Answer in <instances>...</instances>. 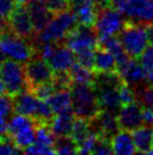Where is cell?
I'll use <instances>...</instances> for the list:
<instances>
[{"label": "cell", "mask_w": 153, "mask_h": 155, "mask_svg": "<svg viewBox=\"0 0 153 155\" xmlns=\"http://www.w3.org/2000/svg\"><path fill=\"white\" fill-rule=\"evenodd\" d=\"M70 92L72 100V111L76 118H83L90 121L101 111L94 83H72Z\"/></svg>", "instance_id": "obj_1"}, {"label": "cell", "mask_w": 153, "mask_h": 155, "mask_svg": "<svg viewBox=\"0 0 153 155\" xmlns=\"http://www.w3.org/2000/svg\"><path fill=\"white\" fill-rule=\"evenodd\" d=\"M78 25L76 14L73 13L72 9H68L55 14L50 24L37 34H35L33 39V43L35 45L46 42H64L67 35Z\"/></svg>", "instance_id": "obj_2"}, {"label": "cell", "mask_w": 153, "mask_h": 155, "mask_svg": "<svg viewBox=\"0 0 153 155\" xmlns=\"http://www.w3.org/2000/svg\"><path fill=\"white\" fill-rule=\"evenodd\" d=\"M117 38L126 53L133 59H137L149 45L146 26L132 19H125Z\"/></svg>", "instance_id": "obj_3"}, {"label": "cell", "mask_w": 153, "mask_h": 155, "mask_svg": "<svg viewBox=\"0 0 153 155\" xmlns=\"http://www.w3.org/2000/svg\"><path fill=\"white\" fill-rule=\"evenodd\" d=\"M0 49L9 59L26 62L37 54L36 47L32 41L19 38L7 28L0 38Z\"/></svg>", "instance_id": "obj_4"}, {"label": "cell", "mask_w": 153, "mask_h": 155, "mask_svg": "<svg viewBox=\"0 0 153 155\" xmlns=\"http://www.w3.org/2000/svg\"><path fill=\"white\" fill-rule=\"evenodd\" d=\"M0 77L4 82L6 93L11 97L27 90V81L23 62L13 59L5 60L0 66Z\"/></svg>", "instance_id": "obj_5"}, {"label": "cell", "mask_w": 153, "mask_h": 155, "mask_svg": "<svg viewBox=\"0 0 153 155\" xmlns=\"http://www.w3.org/2000/svg\"><path fill=\"white\" fill-rule=\"evenodd\" d=\"M123 14L111 6H101L98 12V16L95 23V30L99 36V42L109 36H114L119 33L124 25Z\"/></svg>", "instance_id": "obj_6"}, {"label": "cell", "mask_w": 153, "mask_h": 155, "mask_svg": "<svg viewBox=\"0 0 153 155\" xmlns=\"http://www.w3.org/2000/svg\"><path fill=\"white\" fill-rule=\"evenodd\" d=\"M24 70L27 81V88L30 91H33L39 85L53 82L55 75L50 64L37 54L24 62Z\"/></svg>", "instance_id": "obj_7"}, {"label": "cell", "mask_w": 153, "mask_h": 155, "mask_svg": "<svg viewBox=\"0 0 153 155\" xmlns=\"http://www.w3.org/2000/svg\"><path fill=\"white\" fill-rule=\"evenodd\" d=\"M64 43L71 48L76 53L88 49L95 50L99 45V36L94 26L78 24L67 35Z\"/></svg>", "instance_id": "obj_8"}, {"label": "cell", "mask_w": 153, "mask_h": 155, "mask_svg": "<svg viewBox=\"0 0 153 155\" xmlns=\"http://www.w3.org/2000/svg\"><path fill=\"white\" fill-rule=\"evenodd\" d=\"M7 21H8L7 22L8 28L14 34L18 35L19 38H23L25 40H28V41H33L35 36L34 26L30 19L27 6L25 4L19 2Z\"/></svg>", "instance_id": "obj_9"}, {"label": "cell", "mask_w": 153, "mask_h": 155, "mask_svg": "<svg viewBox=\"0 0 153 155\" xmlns=\"http://www.w3.org/2000/svg\"><path fill=\"white\" fill-rule=\"evenodd\" d=\"M119 12L143 25L153 24V0H124Z\"/></svg>", "instance_id": "obj_10"}, {"label": "cell", "mask_w": 153, "mask_h": 155, "mask_svg": "<svg viewBox=\"0 0 153 155\" xmlns=\"http://www.w3.org/2000/svg\"><path fill=\"white\" fill-rule=\"evenodd\" d=\"M119 128L122 130H133L144 125L143 121V108L137 101L123 105L117 113Z\"/></svg>", "instance_id": "obj_11"}, {"label": "cell", "mask_w": 153, "mask_h": 155, "mask_svg": "<svg viewBox=\"0 0 153 155\" xmlns=\"http://www.w3.org/2000/svg\"><path fill=\"white\" fill-rule=\"evenodd\" d=\"M90 127L92 131L108 138H111L120 130L117 120V113L106 110H101L96 118L90 120Z\"/></svg>", "instance_id": "obj_12"}, {"label": "cell", "mask_w": 153, "mask_h": 155, "mask_svg": "<svg viewBox=\"0 0 153 155\" xmlns=\"http://www.w3.org/2000/svg\"><path fill=\"white\" fill-rule=\"evenodd\" d=\"M76 61V54L71 48H69L64 42H60L54 53L47 60L54 73L69 71Z\"/></svg>", "instance_id": "obj_13"}, {"label": "cell", "mask_w": 153, "mask_h": 155, "mask_svg": "<svg viewBox=\"0 0 153 155\" xmlns=\"http://www.w3.org/2000/svg\"><path fill=\"white\" fill-rule=\"evenodd\" d=\"M30 19L34 26L35 34L42 32L51 22L55 14L47 8L42 0H33L28 4H26Z\"/></svg>", "instance_id": "obj_14"}, {"label": "cell", "mask_w": 153, "mask_h": 155, "mask_svg": "<svg viewBox=\"0 0 153 155\" xmlns=\"http://www.w3.org/2000/svg\"><path fill=\"white\" fill-rule=\"evenodd\" d=\"M14 112L35 118L38 109L39 99L28 88L20 92L19 94L13 97Z\"/></svg>", "instance_id": "obj_15"}, {"label": "cell", "mask_w": 153, "mask_h": 155, "mask_svg": "<svg viewBox=\"0 0 153 155\" xmlns=\"http://www.w3.org/2000/svg\"><path fill=\"white\" fill-rule=\"evenodd\" d=\"M118 74L124 82L128 84L130 86H132L133 88H136L145 84L146 70L143 68V66L140 62L136 61V59L132 58L128 61L127 65L119 70Z\"/></svg>", "instance_id": "obj_16"}, {"label": "cell", "mask_w": 153, "mask_h": 155, "mask_svg": "<svg viewBox=\"0 0 153 155\" xmlns=\"http://www.w3.org/2000/svg\"><path fill=\"white\" fill-rule=\"evenodd\" d=\"M94 71L101 74L118 73L117 60L114 54L100 45H98L95 50Z\"/></svg>", "instance_id": "obj_17"}, {"label": "cell", "mask_w": 153, "mask_h": 155, "mask_svg": "<svg viewBox=\"0 0 153 155\" xmlns=\"http://www.w3.org/2000/svg\"><path fill=\"white\" fill-rule=\"evenodd\" d=\"M74 120H76V116L71 109V110L55 114L51 122L48 124V127L52 134L54 135V137L70 136Z\"/></svg>", "instance_id": "obj_18"}, {"label": "cell", "mask_w": 153, "mask_h": 155, "mask_svg": "<svg viewBox=\"0 0 153 155\" xmlns=\"http://www.w3.org/2000/svg\"><path fill=\"white\" fill-rule=\"evenodd\" d=\"M111 143L114 154L131 155L136 153L132 131L120 129L111 138Z\"/></svg>", "instance_id": "obj_19"}, {"label": "cell", "mask_w": 153, "mask_h": 155, "mask_svg": "<svg viewBox=\"0 0 153 155\" xmlns=\"http://www.w3.org/2000/svg\"><path fill=\"white\" fill-rule=\"evenodd\" d=\"M136 153L148 154L153 147V126L143 125L132 131Z\"/></svg>", "instance_id": "obj_20"}, {"label": "cell", "mask_w": 153, "mask_h": 155, "mask_svg": "<svg viewBox=\"0 0 153 155\" xmlns=\"http://www.w3.org/2000/svg\"><path fill=\"white\" fill-rule=\"evenodd\" d=\"M55 114L72 109L70 90H58L46 100Z\"/></svg>", "instance_id": "obj_21"}, {"label": "cell", "mask_w": 153, "mask_h": 155, "mask_svg": "<svg viewBox=\"0 0 153 155\" xmlns=\"http://www.w3.org/2000/svg\"><path fill=\"white\" fill-rule=\"evenodd\" d=\"M36 125H32L28 127H25L23 129L18 130L14 134H9L13 137L14 142L16 144V146L23 151H25L27 147H30V145H33L35 142V137H36Z\"/></svg>", "instance_id": "obj_22"}, {"label": "cell", "mask_w": 153, "mask_h": 155, "mask_svg": "<svg viewBox=\"0 0 153 155\" xmlns=\"http://www.w3.org/2000/svg\"><path fill=\"white\" fill-rule=\"evenodd\" d=\"M90 134H91V127H90V121L83 118H76L73 124L72 130L70 136L76 140V143L79 145H81L88 138Z\"/></svg>", "instance_id": "obj_23"}, {"label": "cell", "mask_w": 153, "mask_h": 155, "mask_svg": "<svg viewBox=\"0 0 153 155\" xmlns=\"http://www.w3.org/2000/svg\"><path fill=\"white\" fill-rule=\"evenodd\" d=\"M69 74L72 78L73 83H83V84H92L96 78V73L91 69H88L80 65L78 61L71 67Z\"/></svg>", "instance_id": "obj_24"}, {"label": "cell", "mask_w": 153, "mask_h": 155, "mask_svg": "<svg viewBox=\"0 0 153 155\" xmlns=\"http://www.w3.org/2000/svg\"><path fill=\"white\" fill-rule=\"evenodd\" d=\"M55 154H78V144L71 136H60L54 140Z\"/></svg>", "instance_id": "obj_25"}, {"label": "cell", "mask_w": 153, "mask_h": 155, "mask_svg": "<svg viewBox=\"0 0 153 155\" xmlns=\"http://www.w3.org/2000/svg\"><path fill=\"white\" fill-rule=\"evenodd\" d=\"M136 93V101L143 107V108L152 109L153 110V85H145L134 88Z\"/></svg>", "instance_id": "obj_26"}, {"label": "cell", "mask_w": 153, "mask_h": 155, "mask_svg": "<svg viewBox=\"0 0 153 155\" xmlns=\"http://www.w3.org/2000/svg\"><path fill=\"white\" fill-rule=\"evenodd\" d=\"M23 153L14 142L13 137L8 133L0 136V154H19Z\"/></svg>", "instance_id": "obj_27"}, {"label": "cell", "mask_w": 153, "mask_h": 155, "mask_svg": "<svg viewBox=\"0 0 153 155\" xmlns=\"http://www.w3.org/2000/svg\"><path fill=\"white\" fill-rule=\"evenodd\" d=\"M91 154H98V155L114 154L113 147H111V138L99 135L96 143H95V146L92 148V153Z\"/></svg>", "instance_id": "obj_28"}, {"label": "cell", "mask_w": 153, "mask_h": 155, "mask_svg": "<svg viewBox=\"0 0 153 155\" xmlns=\"http://www.w3.org/2000/svg\"><path fill=\"white\" fill-rule=\"evenodd\" d=\"M14 111L13 97L6 94L0 95V120H7Z\"/></svg>", "instance_id": "obj_29"}, {"label": "cell", "mask_w": 153, "mask_h": 155, "mask_svg": "<svg viewBox=\"0 0 153 155\" xmlns=\"http://www.w3.org/2000/svg\"><path fill=\"white\" fill-rule=\"evenodd\" d=\"M119 96H120L122 107L136 101L135 90L132 86H130L128 84H126L125 82L122 83V85L119 86Z\"/></svg>", "instance_id": "obj_30"}, {"label": "cell", "mask_w": 153, "mask_h": 155, "mask_svg": "<svg viewBox=\"0 0 153 155\" xmlns=\"http://www.w3.org/2000/svg\"><path fill=\"white\" fill-rule=\"evenodd\" d=\"M96 50V49H95ZM95 50L88 49L76 53V61L82 65L83 67L88 69L94 70V64H95Z\"/></svg>", "instance_id": "obj_31"}, {"label": "cell", "mask_w": 153, "mask_h": 155, "mask_svg": "<svg viewBox=\"0 0 153 155\" xmlns=\"http://www.w3.org/2000/svg\"><path fill=\"white\" fill-rule=\"evenodd\" d=\"M47 8L54 14H59L61 12L71 9L70 0H42Z\"/></svg>", "instance_id": "obj_32"}, {"label": "cell", "mask_w": 153, "mask_h": 155, "mask_svg": "<svg viewBox=\"0 0 153 155\" xmlns=\"http://www.w3.org/2000/svg\"><path fill=\"white\" fill-rule=\"evenodd\" d=\"M140 64L143 66V68L146 71H150L153 69V44H149L145 48V50L142 52V54L139 57Z\"/></svg>", "instance_id": "obj_33"}, {"label": "cell", "mask_w": 153, "mask_h": 155, "mask_svg": "<svg viewBox=\"0 0 153 155\" xmlns=\"http://www.w3.org/2000/svg\"><path fill=\"white\" fill-rule=\"evenodd\" d=\"M32 92L37 96L38 99L46 101L55 92V87L53 85V82H51V83H46V84H43V85H39L36 88H34Z\"/></svg>", "instance_id": "obj_34"}, {"label": "cell", "mask_w": 153, "mask_h": 155, "mask_svg": "<svg viewBox=\"0 0 153 155\" xmlns=\"http://www.w3.org/2000/svg\"><path fill=\"white\" fill-rule=\"evenodd\" d=\"M18 4V0H0V16L5 19H8Z\"/></svg>", "instance_id": "obj_35"}, {"label": "cell", "mask_w": 153, "mask_h": 155, "mask_svg": "<svg viewBox=\"0 0 153 155\" xmlns=\"http://www.w3.org/2000/svg\"><path fill=\"white\" fill-rule=\"evenodd\" d=\"M143 108V107H142ZM143 121L144 125L153 126V110L152 109L143 108Z\"/></svg>", "instance_id": "obj_36"}, {"label": "cell", "mask_w": 153, "mask_h": 155, "mask_svg": "<svg viewBox=\"0 0 153 155\" xmlns=\"http://www.w3.org/2000/svg\"><path fill=\"white\" fill-rule=\"evenodd\" d=\"M7 19H5V18H2L1 16H0V38H1V35H2V33H4L5 31L8 28V23L6 22Z\"/></svg>", "instance_id": "obj_37"}, {"label": "cell", "mask_w": 153, "mask_h": 155, "mask_svg": "<svg viewBox=\"0 0 153 155\" xmlns=\"http://www.w3.org/2000/svg\"><path fill=\"white\" fill-rule=\"evenodd\" d=\"M146 26V32H148V38H149V43L153 44V24Z\"/></svg>", "instance_id": "obj_38"}, {"label": "cell", "mask_w": 153, "mask_h": 155, "mask_svg": "<svg viewBox=\"0 0 153 155\" xmlns=\"http://www.w3.org/2000/svg\"><path fill=\"white\" fill-rule=\"evenodd\" d=\"M145 83L148 85H153V69L150 70V71H146V79H145Z\"/></svg>", "instance_id": "obj_39"}, {"label": "cell", "mask_w": 153, "mask_h": 155, "mask_svg": "<svg viewBox=\"0 0 153 155\" xmlns=\"http://www.w3.org/2000/svg\"><path fill=\"white\" fill-rule=\"evenodd\" d=\"M2 94H6V88H5L2 79H1V77H0V95H2Z\"/></svg>", "instance_id": "obj_40"}, {"label": "cell", "mask_w": 153, "mask_h": 155, "mask_svg": "<svg viewBox=\"0 0 153 155\" xmlns=\"http://www.w3.org/2000/svg\"><path fill=\"white\" fill-rule=\"evenodd\" d=\"M5 56H6V54H5L4 52H2V50L0 49V66L2 65V64H4V61L6 60V59H5Z\"/></svg>", "instance_id": "obj_41"}, {"label": "cell", "mask_w": 153, "mask_h": 155, "mask_svg": "<svg viewBox=\"0 0 153 155\" xmlns=\"http://www.w3.org/2000/svg\"><path fill=\"white\" fill-rule=\"evenodd\" d=\"M20 4H28V2H30V1H33V0H18Z\"/></svg>", "instance_id": "obj_42"}]
</instances>
